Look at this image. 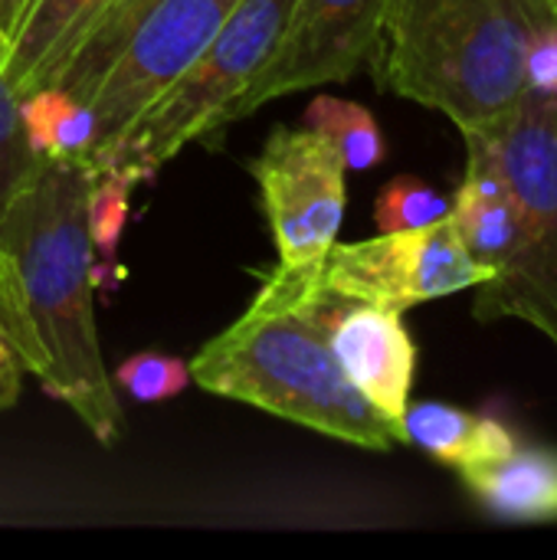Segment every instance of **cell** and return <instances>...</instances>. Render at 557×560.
<instances>
[{"label":"cell","mask_w":557,"mask_h":560,"mask_svg":"<svg viewBox=\"0 0 557 560\" xmlns=\"http://www.w3.org/2000/svg\"><path fill=\"white\" fill-rule=\"evenodd\" d=\"M404 436L407 443L420 446L427 456H433L443 466H453L456 472L466 466L499 459L519 446L515 433L502 420L437 400L407 404Z\"/></svg>","instance_id":"cell-14"},{"label":"cell","mask_w":557,"mask_h":560,"mask_svg":"<svg viewBox=\"0 0 557 560\" xmlns=\"http://www.w3.org/2000/svg\"><path fill=\"white\" fill-rule=\"evenodd\" d=\"M105 0H30L3 49V79L16 98L53 82L59 62Z\"/></svg>","instance_id":"cell-12"},{"label":"cell","mask_w":557,"mask_h":560,"mask_svg":"<svg viewBox=\"0 0 557 560\" xmlns=\"http://www.w3.org/2000/svg\"><path fill=\"white\" fill-rule=\"evenodd\" d=\"M292 0H240L200 56L128 125V131L89 164L98 171H121L135 184L161 174L187 144L220 131L230 102L272 56Z\"/></svg>","instance_id":"cell-4"},{"label":"cell","mask_w":557,"mask_h":560,"mask_svg":"<svg viewBox=\"0 0 557 560\" xmlns=\"http://www.w3.org/2000/svg\"><path fill=\"white\" fill-rule=\"evenodd\" d=\"M476 502L502 522H557V450L512 453L460 469Z\"/></svg>","instance_id":"cell-13"},{"label":"cell","mask_w":557,"mask_h":560,"mask_svg":"<svg viewBox=\"0 0 557 560\" xmlns=\"http://www.w3.org/2000/svg\"><path fill=\"white\" fill-rule=\"evenodd\" d=\"M489 279L492 272L469 256L450 213L417 230L378 233L361 243H335L318 272L325 292L401 315L423 302L476 289Z\"/></svg>","instance_id":"cell-6"},{"label":"cell","mask_w":557,"mask_h":560,"mask_svg":"<svg viewBox=\"0 0 557 560\" xmlns=\"http://www.w3.org/2000/svg\"><path fill=\"white\" fill-rule=\"evenodd\" d=\"M384 10L387 0H292L272 56L230 102L220 128L253 115L272 98L348 82L378 56Z\"/></svg>","instance_id":"cell-8"},{"label":"cell","mask_w":557,"mask_h":560,"mask_svg":"<svg viewBox=\"0 0 557 560\" xmlns=\"http://www.w3.org/2000/svg\"><path fill=\"white\" fill-rule=\"evenodd\" d=\"M46 158H39L23 131L20 98L3 79V39H0V220L16 197L33 184Z\"/></svg>","instance_id":"cell-18"},{"label":"cell","mask_w":557,"mask_h":560,"mask_svg":"<svg viewBox=\"0 0 557 560\" xmlns=\"http://www.w3.org/2000/svg\"><path fill=\"white\" fill-rule=\"evenodd\" d=\"M450 213V200L423 184L420 177H394L381 187L374 203V223L378 233H397V230H417L427 223H437Z\"/></svg>","instance_id":"cell-19"},{"label":"cell","mask_w":557,"mask_h":560,"mask_svg":"<svg viewBox=\"0 0 557 560\" xmlns=\"http://www.w3.org/2000/svg\"><path fill=\"white\" fill-rule=\"evenodd\" d=\"M305 128L322 131L341 154L348 171H371L387 158V141L374 115L348 98L318 95L305 108Z\"/></svg>","instance_id":"cell-17"},{"label":"cell","mask_w":557,"mask_h":560,"mask_svg":"<svg viewBox=\"0 0 557 560\" xmlns=\"http://www.w3.org/2000/svg\"><path fill=\"white\" fill-rule=\"evenodd\" d=\"M92 171L85 158H46L0 220V335L36 384L69 407L102 446H115L125 413L95 328L92 240L85 223Z\"/></svg>","instance_id":"cell-1"},{"label":"cell","mask_w":557,"mask_h":560,"mask_svg":"<svg viewBox=\"0 0 557 560\" xmlns=\"http://www.w3.org/2000/svg\"><path fill=\"white\" fill-rule=\"evenodd\" d=\"M318 272L276 266L250 312L187 361L190 381L322 436L387 453L407 436L345 377L328 345L338 295L322 289Z\"/></svg>","instance_id":"cell-2"},{"label":"cell","mask_w":557,"mask_h":560,"mask_svg":"<svg viewBox=\"0 0 557 560\" xmlns=\"http://www.w3.org/2000/svg\"><path fill=\"white\" fill-rule=\"evenodd\" d=\"M483 135L515 194L519 249L499 279L476 285L473 315L519 318L557 348V95L525 92Z\"/></svg>","instance_id":"cell-5"},{"label":"cell","mask_w":557,"mask_h":560,"mask_svg":"<svg viewBox=\"0 0 557 560\" xmlns=\"http://www.w3.org/2000/svg\"><path fill=\"white\" fill-rule=\"evenodd\" d=\"M20 387H23V364L7 345V338L0 335V410H10L16 404Z\"/></svg>","instance_id":"cell-23"},{"label":"cell","mask_w":557,"mask_h":560,"mask_svg":"<svg viewBox=\"0 0 557 560\" xmlns=\"http://www.w3.org/2000/svg\"><path fill=\"white\" fill-rule=\"evenodd\" d=\"M131 187L135 180L121 171H98L92 174V184H89V200H85L89 240H92V249L102 253L108 262L115 259V249L128 223Z\"/></svg>","instance_id":"cell-20"},{"label":"cell","mask_w":557,"mask_h":560,"mask_svg":"<svg viewBox=\"0 0 557 560\" xmlns=\"http://www.w3.org/2000/svg\"><path fill=\"white\" fill-rule=\"evenodd\" d=\"M552 3H555V7H557V0H552Z\"/></svg>","instance_id":"cell-25"},{"label":"cell","mask_w":557,"mask_h":560,"mask_svg":"<svg viewBox=\"0 0 557 560\" xmlns=\"http://www.w3.org/2000/svg\"><path fill=\"white\" fill-rule=\"evenodd\" d=\"M112 381H115V387H121L138 404L174 400L177 394L187 390V384H194L190 381V364L184 358L161 354V351H141V354L125 358L115 368Z\"/></svg>","instance_id":"cell-21"},{"label":"cell","mask_w":557,"mask_h":560,"mask_svg":"<svg viewBox=\"0 0 557 560\" xmlns=\"http://www.w3.org/2000/svg\"><path fill=\"white\" fill-rule=\"evenodd\" d=\"M26 3L30 0H0V39H3V49H7V39H10V33H13V26H16Z\"/></svg>","instance_id":"cell-24"},{"label":"cell","mask_w":557,"mask_h":560,"mask_svg":"<svg viewBox=\"0 0 557 560\" xmlns=\"http://www.w3.org/2000/svg\"><path fill=\"white\" fill-rule=\"evenodd\" d=\"M328 345L355 390L404 430L417 377V345L401 312L338 299L328 315Z\"/></svg>","instance_id":"cell-10"},{"label":"cell","mask_w":557,"mask_h":560,"mask_svg":"<svg viewBox=\"0 0 557 560\" xmlns=\"http://www.w3.org/2000/svg\"><path fill=\"white\" fill-rule=\"evenodd\" d=\"M158 7V0H105L98 13L85 23L66 59L59 62L49 85L69 92L79 102H92L102 79L141 26V20Z\"/></svg>","instance_id":"cell-15"},{"label":"cell","mask_w":557,"mask_h":560,"mask_svg":"<svg viewBox=\"0 0 557 560\" xmlns=\"http://www.w3.org/2000/svg\"><path fill=\"white\" fill-rule=\"evenodd\" d=\"M236 3L240 0H158L89 102L95 115V144L85 164L98 161L200 56Z\"/></svg>","instance_id":"cell-9"},{"label":"cell","mask_w":557,"mask_h":560,"mask_svg":"<svg viewBox=\"0 0 557 560\" xmlns=\"http://www.w3.org/2000/svg\"><path fill=\"white\" fill-rule=\"evenodd\" d=\"M525 92L557 95V20L545 23L525 52Z\"/></svg>","instance_id":"cell-22"},{"label":"cell","mask_w":557,"mask_h":560,"mask_svg":"<svg viewBox=\"0 0 557 560\" xmlns=\"http://www.w3.org/2000/svg\"><path fill=\"white\" fill-rule=\"evenodd\" d=\"M345 171L322 131L286 125H276L250 161L282 269H322L345 220Z\"/></svg>","instance_id":"cell-7"},{"label":"cell","mask_w":557,"mask_h":560,"mask_svg":"<svg viewBox=\"0 0 557 560\" xmlns=\"http://www.w3.org/2000/svg\"><path fill=\"white\" fill-rule=\"evenodd\" d=\"M466 174L450 200V217L469 256L499 279L519 249V207L483 131H466Z\"/></svg>","instance_id":"cell-11"},{"label":"cell","mask_w":557,"mask_h":560,"mask_svg":"<svg viewBox=\"0 0 557 560\" xmlns=\"http://www.w3.org/2000/svg\"><path fill=\"white\" fill-rule=\"evenodd\" d=\"M20 118L39 158H89L95 144L92 108L56 85H43L23 95Z\"/></svg>","instance_id":"cell-16"},{"label":"cell","mask_w":557,"mask_h":560,"mask_svg":"<svg viewBox=\"0 0 557 560\" xmlns=\"http://www.w3.org/2000/svg\"><path fill=\"white\" fill-rule=\"evenodd\" d=\"M552 20V0H387L381 82L463 135L483 131L525 95L529 43Z\"/></svg>","instance_id":"cell-3"}]
</instances>
